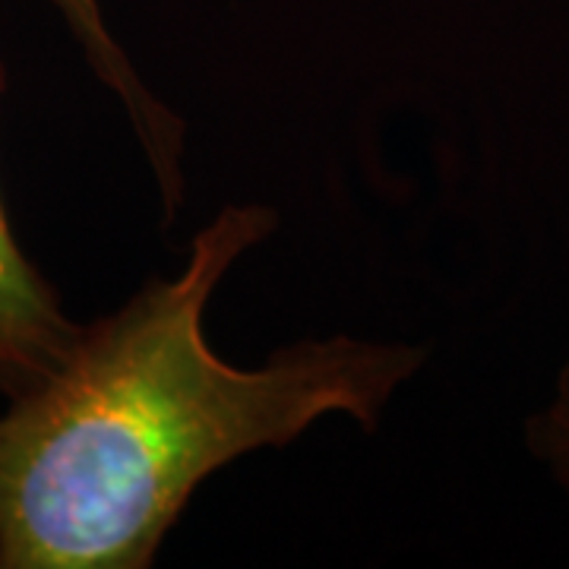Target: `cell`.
Wrapping results in <instances>:
<instances>
[{"label":"cell","instance_id":"obj_1","mask_svg":"<svg viewBox=\"0 0 569 569\" xmlns=\"http://www.w3.org/2000/svg\"><path fill=\"white\" fill-rule=\"evenodd\" d=\"M272 228L266 206H224L174 279L80 326L54 373L10 399L0 569H149L212 471L288 447L326 415L377 427L421 348L332 336L234 367L206 342L216 284Z\"/></svg>","mask_w":569,"mask_h":569},{"label":"cell","instance_id":"obj_2","mask_svg":"<svg viewBox=\"0 0 569 569\" xmlns=\"http://www.w3.org/2000/svg\"><path fill=\"white\" fill-rule=\"evenodd\" d=\"M7 73L0 63V96ZM80 323L63 313L61 298L17 244L0 200V396L20 399L67 358Z\"/></svg>","mask_w":569,"mask_h":569},{"label":"cell","instance_id":"obj_3","mask_svg":"<svg viewBox=\"0 0 569 569\" xmlns=\"http://www.w3.org/2000/svg\"><path fill=\"white\" fill-rule=\"evenodd\" d=\"M80 41L82 54L92 67V73L121 99L127 118L140 137L142 152L149 159V168L162 190L168 219L181 206L183 178H181V152H183V123L171 114V108L162 104L140 80L133 63L127 61L123 48L111 36L108 22L102 17L99 0H48Z\"/></svg>","mask_w":569,"mask_h":569},{"label":"cell","instance_id":"obj_4","mask_svg":"<svg viewBox=\"0 0 569 569\" xmlns=\"http://www.w3.org/2000/svg\"><path fill=\"white\" fill-rule=\"evenodd\" d=\"M526 437L535 459L545 462L550 478L569 497V361L557 377L548 406L529 418Z\"/></svg>","mask_w":569,"mask_h":569}]
</instances>
